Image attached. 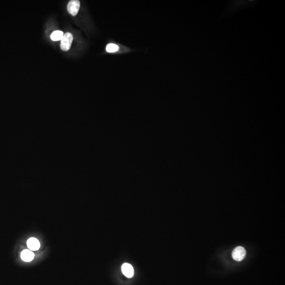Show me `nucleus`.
<instances>
[{"label":"nucleus","mask_w":285,"mask_h":285,"mask_svg":"<svg viewBox=\"0 0 285 285\" xmlns=\"http://www.w3.org/2000/svg\"><path fill=\"white\" fill-rule=\"evenodd\" d=\"M73 36L71 33L67 32L64 35V37L61 40V45L60 48L61 49L64 51H67L70 49L71 45L73 41Z\"/></svg>","instance_id":"1"},{"label":"nucleus","mask_w":285,"mask_h":285,"mask_svg":"<svg viewBox=\"0 0 285 285\" xmlns=\"http://www.w3.org/2000/svg\"><path fill=\"white\" fill-rule=\"evenodd\" d=\"M246 255V251L242 246H239L234 249L232 253V257L237 262H241Z\"/></svg>","instance_id":"2"},{"label":"nucleus","mask_w":285,"mask_h":285,"mask_svg":"<svg viewBox=\"0 0 285 285\" xmlns=\"http://www.w3.org/2000/svg\"><path fill=\"white\" fill-rule=\"evenodd\" d=\"M80 3L78 0H71L67 5V10L73 16H76L79 10Z\"/></svg>","instance_id":"3"},{"label":"nucleus","mask_w":285,"mask_h":285,"mask_svg":"<svg viewBox=\"0 0 285 285\" xmlns=\"http://www.w3.org/2000/svg\"><path fill=\"white\" fill-rule=\"evenodd\" d=\"M27 246L31 250L36 251L40 248V243L36 238H31L27 241Z\"/></svg>","instance_id":"4"},{"label":"nucleus","mask_w":285,"mask_h":285,"mask_svg":"<svg viewBox=\"0 0 285 285\" xmlns=\"http://www.w3.org/2000/svg\"><path fill=\"white\" fill-rule=\"evenodd\" d=\"M122 271L123 274L128 278H131L134 275V269L130 264L125 263L122 266Z\"/></svg>","instance_id":"5"},{"label":"nucleus","mask_w":285,"mask_h":285,"mask_svg":"<svg viewBox=\"0 0 285 285\" xmlns=\"http://www.w3.org/2000/svg\"><path fill=\"white\" fill-rule=\"evenodd\" d=\"M21 257L24 262H31L34 259V254L32 251L29 250L28 249H25L22 252Z\"/></svg>","instance_id":"6"},{"label":"nucleus","mask_w":285,"mask_h":285,"mask_svg":"<svg viewBox=\"0 0 285 285\" xmlns=\"http://www.w3.org/2000/svg\"><path fill=\"white\" fill-rule=\"evenodd\" d=\"M64 32L61 31H55L51 34L50 38L53 41H59L62 39L64 37Z\"/></svg>","instance_id":"7"},{"label":"nucleus","mask_w":285,"mask_h":285,"mask_svg":"<svg viewBox=\"0 0 285 285\" xmlns=\"http://www.w3.org/2000/svg\"><path fill=\"white\" fill-rule=\"evenodd\" d=\"M118 49H119V47L114 43H110L106 47V51L110 53L117 51Z\"/></svg>","instance_id":"8"}]
</instances>
